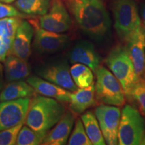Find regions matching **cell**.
Masks as SVG:
<instances>
[{
    "mask_svg": "<svg viewBox=\"0 0 145 145\" xmlns=\"http://www.w3.org/2000/svg\"><path fill=\"white\" fill-rule=\"evenodd\" d=\"M30 67L26 60L13 54H9L4 61V77L8 82L28 78L30 75Z\"/></svg>",
    "mask_w": 145,
    "mask_h": 145,
    "instance_id": "cell-19",
    "label": "cell"
},
{
    "mask_svg": "<svg viewBox=\"0 0 145 145\" xmlns=\"http://www.w3.org/2000/svg\"><path fill=\"white\" fill-rule=\"evenodd\" d=\"M126 48L129 54L137 76L145 79V33L142 28L126 40Z\"/></svg>",
    "mask_w": 145,
    "mask_h": 145,
    "instance_id": "cell-12",
    "label": "cell"
},
{
    "mask_svg": "<svg viewBox=\"0 0 145 145\" xmlns=\"http://www.w3.org/2000/svg\"><path fill=\"white\" fill-rule=\"evenodd\" d=\"M40 28L56 33H64L72 26V20L63 0H52L49 10L39 20Z\"/></svg>",
    "mask_w": 145,
    "mask_h": 145,
    "instance_id": "cell-7",
    "label": "cell"
},
{
    "mask_svg": "<svg viewBox=\"0 0 145 145\" xmlns=\"http://www.w3.org/2000/svg\"><path fill=\"white\" fill-rule=\"evenodd\" d=\"M22 122L13 128L3 130L0 131V145L16 144V139L20 130L24 125Z\"/></svg>",
    "mask_w": 145,
    "mask_h": 145,
    "instance_id": "cell-27",
    "label": "cell"
},
{
    "mask_svg": "<svg viewBox=\"0 0 145 145\" xmlns=\"http://www.w3.org/2000/svg\"><path fill=\"white\" fill-rule=\"evenodd\" d=\"M70 63H81L89 67L95 73L100 66V57L92 43L88 40L78 41L69 54Z\"/></svg>",
    "mask_w": 145,
    "mask_h": 145,
    "instance_id": "cell-13",
    "label": "cell"
},
{
    "mask_svg": "<svg viewBox=\"0 0 145 145\" xmlns=\"http://www.w3.org/2000/svg\"><path fill=\"white\" fill-rule=\"evenodd\" d=\"M106 63L122 85L125 95L129 97L130 91L138 79L126 47L118 45L112 48L107 56Z\"/></svg>",
    "mask_w": 145,
    "mask_h": 145,
    "instance_id": "cell-3",
    "label": "cell"
},
{
    "mask_svg": "<svg viewBox=\"0 0 145 145\" xmlns=\"http://www.w3.org/2000/svg\"><path fill=\"white\" fill-rule=\"evenodd\" d=\"M30 97L0 102V131L24 122Z\"/></svg>",
    "mask_w": 145,
    "mask_h": 145,
    "instance_id": "cell-10",
    "label": "cell"
},
{
    "mask_svg": "<svg viewBox=\"0 0 145 145\" xmlns=\"http://www.w3.org/2000/svg\"><path fill=\"white\" fill-rule=\"evenodd\" d=\"M37 74L45 80L53 83L70 91H75L78 87L71 75L69 63L66 60L47 63L39 67Z\"/></svg>",
    "mask_w": 145,
    "mask_h": 145,
    "instance_id": "cell-11",
    "label": "cell"
},
{
    "mask_svg": "<svg viewBox=\"0 0 145 145\" xmlns=\"http://www.w3.org/2000/svg\"><path fill=\"white\" fill-rule=\"evenodd\" d=\"M142 23H143V29H144V31L145 33V5L142 8Z\"/></svg>",
    "mask_w": 145,
    "mask_h": 145,
    "instance_id": "cell-30",
    "label": "cell"
},
{
    "mask_svg": "<svg viewBox=\"0 0 145 145\" xmlns=\"http://www.w3.org/2000/svg\"><path fill=\"white\" fill-rule=\"evenodd\" d=\"M142 144L145 145V138H144V141H143V142H142Z\"/></svg>",
    "mask_w": 145,
    "mask_h": 145,
    "instance_id": "cell-32",
    "label": "cell"
},
{
    "mask_svg": "<svg viewBox=\"0 0 145 145\" xmlns=\"http://www.w3.org/2000/svg\"><path fill=\"white\" fill-rule=\"evenodd\" d=\"M36 91L28 83L18 80L9 82L0 91V101L14 100L24 97H31Z\"/></svg>",
    "mask_w": 145,
    "mask_h": 145,
    "instance_id": "cell-20",
    "label": "cell"
},
{
    "mask_svg": "<svg viewBox=\"0 0 145 145\" xmlns=\"http://www.w3.org/2000/svg\"><path fill=\"white\" fill-rule=\"evenodd\" d=\"M52 0H16L15 5L22 13L31 16H42L49 10Z\"/></svg>",
    "mask_w": 145,
    "mask_h": 145,
    "instance_id": "cell-22",
    "label": "cell"
},
{
    "mask_svg": "<svg viewBox=\"0 0 145 145\" xmlns=\"http://www.w3.org/2000/svg\"><path fill=\"white\" fill-rule=\"evenodd\" d=\"M61 103L51 97L35 96L30 99L24 123L36 131L48 132L65 114Z\"/></svg>",
    "mask_w": 145,
    "mask_h": 145,
    "instance_id": "cell-2",
    "label": "cell"
},
{
    "mask_svg": "<svg viewBox=\"0 0 145 145\" xmlns=\"http://www.w3.org/2000/svg\"><path fill=\"white\" fill-rule=\"evenodd\" d=\"M95 115L98 121L106 144H118V133L121 118L120 108L115 106L101 105L96 108Z\"/></svg>",
    "mask_w": 145,
    "mask_h": 145,
    "instance_id": "cell-8",
    "label": "cell"
},
{
    "mask_svg": "<svg viewBox=\"0 0 145 145\" xmlns=\"http://www.w3.org/2000/svg\"><path fill=\"white\" fill-rule=\"evenodd\" d=\"M118 137L120 145H141L144 141V120L140 112L130 105L121 112Z\"/></svg>",
    "mask_w": 145,
    "mask_h": 145,
    "instance_id": "cell-4",
    "label": "cell"
},
{
    "mask_svg": "<svg viewBox=\"0 0 145 145\" xmlns=\"http://www.w3.org/2000/svg\"><path fill=\"white\" fill-rule=\"evenodd\" d=\"M47 132H38L28 126H22L18 133L16 144L17 145H39L42 144Z\"/></svg>",
    "mask_w": 145,
    "mask_h": 145,
    "instance_id": "cell-24",
    "label": "cell"
},
{
    "mask_svg": "<svg viewBox=\"0 0 145 145\" xmlns=\"http://www.w3.org/2000/svg\"><path fill=\"white\" fill-rule=\"evenodd\" d=\"M34 33V27L32 24L22 20L16 30L10 54L27 61L31 54Z\"/></svg>",
    "mask_w": 145,
    "mask_h": 145,
    "instance_id": "cell-14",
    "label": "cell"
},
{
    "mask_svg": "<svg viewBox=\"0 0 145 145\" xmlns=\"http://www.w3.org/2000/svg\"><path fill=\"white\" fill-rule=\"evenodd\" d=\"M72 80L78 88H85L93 85L94 76L92 70L81 63H75L70 68Z\"/></svg>",
    "mask_w": 145,
    "mask_h": 145,
    "instance_id": "cell-23",
    "label": "cell"
},
{
    "mask_svg": "<svg viewBox=\"0 0 145 145\" xmlns=\"http://www.w3.org/2000/svg\"><path fill=\"white\" fill-rule=\"evenodd\" d=\"M128 98L135 101L140 114L145 116V79H140L136 83Z\"/></svg>",
    "mask_w": 145,
    "mask_h": 145,
    "instance_id": "cell-26",
    "label": "cell"
},
{
    "mask_svg": "<svg viewBox=\"0 0 145 145\" xmlns=\"http://www.w3.org/2000/svg\"><path fill=\"white\" fill-rule=\"evenodd\" d=\"M75 123V116L72 112H65L55 126L47 132L43 140L44 145H63L67 142Z\"/></svg>",
    "mask_w": 145,
    "mask_h": 145,
    "instance_id": "cell-15",
    "label": "cell"
},
{
    "mask_svg": "<svg viewBox=\"0 0 145 145\" xmlns=\"http://www.w3.org/2000/svg\"><path fill=\"white\" fill-rule=\"evenodd\" d=\"M3 87V69L1 65L0 64V91Z\"/></svg>",
    "mask_w": 145,
    "mask_h": 145,
    "instance_id": "cell-29",
    "label": "cell"
},
{
    "mask_svg": "<svg viewBox=\"0 0 145 145\" xmlns=\"http://www.w3.org/2000/svg\"><path fill=\"white\" fill-rule=\"evenodd\" d=\"M95 98L107 105L122 106L125 102V93L122 85L108 69L99 66L95 72Z\"/></svg>",
    "mask_w": 145,
    "mask_h": 145,
    "instance_id": "cell-5",
    "label": "cell"
},
{
    "mask_svg": "<svg viewBox=\"0 0 145 145\" xmlns=\"http://www.w3.org/2000/svg\"><path fill=\"white\" fill-rule=\"evenodd\" d=\"M95 103L94 84L88 88H78L70 95L69 106L72 113L81 114L93 106Z\"/></svg>",
    "mask_w": 145,
    "mask_h": 145,
    "instance_id": "cell-18",
    "label": "cell"
},
{
    "mask_svg": "<svg viewBox=\"0 0 145 145\" xmlns=\"http://www.w3.org/2000/svg\"><path fill=\"white\" fill-rule=\"evenodd\" d=\"M23 16L20 11L9 3L0 2V19L6 18H21Z\"/></svg>",
    "mask_w": 145,
    "mask_h": 145,
    "instance_id": "cell-28",
    "label": "cell"
},
{
    "mask_svg": "<svg viewBox=\"0 0 145 145\" xmlns=\"http://www.w3.org/2000/svg\"><path fill=\"white\" fill-rule=\"evenodd\" d=\"M22 21L20 18L0 19V62H3L11 53L16 30Z\"/></svg>",
    "mask_w": 145,
    "mask_h": 145,
    "instance_id": "cell-17",
    "label": "cell"
},
{
    "mask_svg": "<svg viewBox=\"0 0 145 145\" xmlns=\"http://www.w3.org/2000/svg\"><path fill=\"white\" fill-rule=\"evenodd\" d=\"M31 24L34 30L33 47L39 53H55L65 49L69 43V37L66 34L48 31L40 28L36 23Z\"/></svg>",
    "mask_w": 145,
    "mask_h": 145,
    "instance_id": "cell-9",
    "label": "cell"
},
{
    "mask_svg": "<svg viewBox=\"0 0 145 145\" xmlns=\"http://www.w3.org/2000/svg\"><path fill=\"white\" fill-rule=\"evenodd\" d=\"M81 119L91 144L93 145L106 144L95 114L93 112L88 111L82 114Z\"/></svg>",
    "mask_w": 145,
    "mask_h": 145,
    "instance_id": "cell-21",
    "label": "cell"
},
{
    "mask_svg": "<svg viewBox=\"0 0 145 145\" xmlns=\"http://www.w3.org/2000/svg\"><path fill=\"white\" fill-rule=\"evenodd\" d=\"M69 145H91V142L87 135L82 120L78 118L76 121L75 128L72 130L69 139Z\"/></svg>",
    "mask_w": 145,
    "mask_h": 145,
    "instance_id": "cell-25",
    "label": "cell"
},
{
    "mask_svg": "<svg viewBox=\"0 0 145 145\" xmlns=\"http://www.w3.org/2000/svg\"><path fill=\"white\" fill-rule=\"evenodd\" d=\"M82 31L96 41H102L110 30V17L101 0H63Z\"/></svg>",
    "mask_w": 145,
    "mask_h": 145,
    "instance_id": "cell-1",
    "label": "cell"
},
{
    "mask_svg": "<svg viewBox=\"0 0 145 145\" xmlns=\"http://www.w3.org/2000/svg\"><path fill=\"white\" fill-rule=\"evenodd\" d=\"M114 16L117 34L125 40L143 28L134 0H116L114 6Z\"/></svg>",
    "mask_w": 145,
    "mask_h": 145,
    "instance_id": "cell-6",
    "label": "cell"
},
{
    "mask_svg": "<svg viewBox=\"0 0 145 145\" xmlns=\"http://www.w3.org/2000/svg\"><path fill=\"white\" fill-rule=\"evenodd\" d=\"M15 1H16V0H0V2L5 3H11Z\"/></svg>",
    "mask_w": 145,
    "mask_h": 145,
    "instance_id": "cell-31",
    "label": "cell"
},
{
    "mask_svg": "<svg viewBox=\"0 0 145 145\" xmlns=\"http://www.w3.org/2000/svg\"><path fill=\"white\" fill-rule=\"evenodd\" d=\"M26 82L40 95L51 97L61 103H69L71 93L70 91L36 76H29Z\"/></svg>",
    "mask_w": 145,
    "mask_h": 145,
    "instance_id": "cell-16",
    "label": "cell"
}]
</instances>
